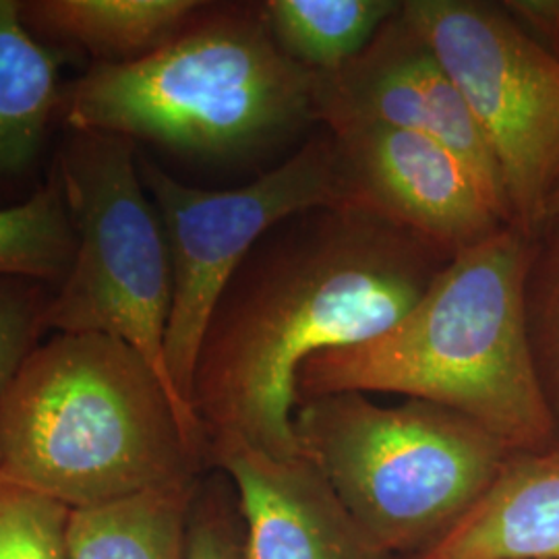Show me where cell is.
I'll return each mask as SVG.
<instances>
[{
    "label": "cell",
    "mask_w": 559,
    "mask_h": 559,
    "mask_svg": "<svg viewBox=\"0 0 559 559\" xmlns=\"http://www.w3.org/2000/svg\"><path fill=\"white\" fill-rule=\"evenodd\" d=\"M187 559H245L242 526L218 496L195 500L189 516Z\"/></svg>",
    "instance_id": "44dd1931"
},
{
    "label": "cell",
    "mask_w": 559,
    "mask_h": 559,
    "mask_svg": "<svg viewBox=\"0 0 559 559\" xmlns=\"http://www.w3.org/2000/svg\"><path fill=\"white\" fill-rule=\"evenodd\" d=\"M330 135L353 205L452 255L508 226L479 177L440 141L390 127H353Z\"/></svg>",
    "instance_id": "30bf717a"
},
{
    "label": "cell",
    "mask_w": 559,
    "mask_h": 559,
    "mask_svg": "<svg viewBox=\"0 0 559 559\" xmlns=\"http://www.w3.org/2000/svg\"><path fill=\"white\" fill-rule=\"evenodd\" d=\"M73 510L0 475V559H71Z\"/></svg>",
    "instance_id": "d6986e66"
},
{
    "label": "cell",
    "mask_w": 559,
    "mask_h": 559,
    "mask_svg": "<svg viewBox=\"0 0 559 559\" xmlns=\"http://www.w3.org/2000/svg\"><path fill=\"white\" fill-rule=\"evenodd\" d=\"M313 120L330 133L390 127L440 141L471 166L510 226L500 170L479 124L402 7L357 59L316 73Z\"/></svg>",
    "instance_id": "9c48e42d"
},
{
    "label": "cell",
    "mask_w": 559,
    "mask_h": 559,
    "mask_svg": "<svg viewBox=\"0 0 559 559\" xmlns=\"http://www.w3.org/2000/svg\"><path fill=\"white\" fill-rule=\"evenodd\" d=\"M452 258L357 205L280 222L240 263L205 325L191 408L207 445L239 440L276 459L300 456V365L380 336Z\"/></svg>",
    "instance_id": "6da1fadb"
},
{
    "label": "cell",
    "mask_w": 559,
    "mask_h": 559,
    "mask_svg": "<svg viewBox=\"0 0 559 559\" xmlns=\"http://www.w3.org/2000/svg\"><path fill=\"white\" fill-rule=\"evenodd\" d=\"M299 454L392 559L419 556L477 506L510 452L479 425L423 400L359 392L300 400Z\"/></svg>",
    "instance_id": "5b68a950"
},
{
    "label": "cell",
    "mask_w": 559,
    "mask_h": 559,
    "mask_svg": "<svg viewBox=\"0 0 559 559\" xmlns=\"http://www.w3.org/2000/svg\"><path fill=\"white\" fill-rule=\"evenodd\" d=\"M198 485L150 491L131 500L73 510L71 559H187Z\"/></svg>",
    "instance_id": "9a60e30c"
},
{
    "label": "cell",
    "mask_w": 559,
    "mask_h": 559,
    "mask_svg": "<svg viewBox=\"0 0 559 559\" xmlns=\"http://www.w3.org/2000/svg\"><path fill=\"white\" fill-rule=\"evenodd\" d=\"M556 216H559V187L558 189H556V193H554V198H551V201H549V210H547V221H549V218H556Z\"/></svg>",
    "instance_id": "7402d4cb"
},
{
    "label": "cell",
    "mask_w": 559,
    "mask_h": 559,
    "mask_svg": "<svg viewBox=\"0 0 559 559\" xmlns=\"http://www.w3.org/2000/svg\"><path fill=\"white\" fill-rule=\"evenodd\" d=\"M316 73L284 55L263 2H201L160 48L64 85L71 131L205 160L251 158L313 120Z\"/></svg>",
    "instance_id": "277c9868"
},
{
    "label": "cell",
    "mask_w": 559,
    "mask_h": 559,
    "mask_svg": "<svg viewBox=\"0 0 559 559\" xmlns=\"http://www.w3.org/2000/svg\"><path fill=\"white\" fill-rule=\"evenodd\" d=\"M207 462L237 491L245 559H392L309 460L218 440L207 445Z\"/></svg>",
    "instance_id": "8fae6325"
},
{
    "label": "cell",
    "mask_w": 559,
    "mask_h": 559,
    "mask_svg": "<svg viewBox=\"0 0 559 559\" xmlns=\"http://www.w3.org/2000/svg\"><path fill=\"white\" fill-rule=\"evenodd\" d=\"M533 239L514 226L456 253L392 328L300 365L297 404L388 392L450 408L510 454H556L558 431L526 325Z\"/></svg>",
    "instance_id": "7a4b0ae2"
},
{
    "label": "cell",
    "mask_w": 559,
    "mask_h": 559,
    "mask_svg": "<svg viewBox=\"0 0 559 559\" xmlns=\"http://www.w3.org/2000/svg\"><path fill=\"white\" fill-rule=\"evenodd\" d=\"M198 0H25L21 17L38 38L80 46L94 62H131L160 48L198 11Z\"/></svg>",
    "instance_id": "4fadbf2b"
},
{
    "label": "cell",
    "mask_w": 559,
    "mask_h": 559,
    "mask_svg": "<svg viewBox=\"0 0 559 559\" xmlns=\"http://www.w3.org/2000/svg\"><path fill=\"white\" fill-rule=\"evenodd\" d=\"M138 162L173 261L166 367L180 399L191 406L205 325L240 263L280 222L353 201L338 145L328 131L258 179L228 191L180 182L141 154Z\"/></svg>",
    "instance_id": "52a82bcc"
},
{
    "label": "cell",
    "mask_w": 559,
    "mask_h": 559,
    "mask_svg": "<svg viewBox=\"0 0 559 559\" xmlns=\"http://www.w3.org/2000/svg\"><path fill=\"white\" fill-rule=\"evenodd\" d=\"M400 7L396 0H267L263 13L284 55L313 73H334L359 57Z\"/></svg>",
    "instance_id": "2e32d148"
},
{
    "label": "cell",
    "mask_w": 559,
    "mask_h": 559,
    "mask_svg": "<svg viewBox=\"0 0 559 559\" xmlns=\"http://www.w3.org/2000/svg\"><path fill=\"white\" fill-rule=\"evenodd\" d=\"M52 290L36 280L0 278V394L46 336L44 316Z\"/></svg>",
    "instance_id": "ffe728a7"
},
{
    "label": "cell",
    "mask_w": 559,
    "mask_h": 559,
    "mask_svg": "<svg viewBox=\"0 0 559 559\" xmlns=\"http://www.w3.org/2000/svg\"><path fill=\"white\" fill-rule=\"evenodd\" d=\"M133 141L106 133L71 131L62 143L55 175L78 247L52 290L44 328L127 342L189 406L166 367L173 261Z\"/></svg>",
    "instance_id": "8992f818"
},
{
    "label": "cell",
    "mask_w": 559,
    "mask_h": 559,
    "mask_svg": "<svg viewBox=\"0 0 559 559\" xmlns=\"http://www.w3.org/2000/svg\"><path fill=\"white\" fill-rule=\"evenodd\" d=\"M406 559H559V454H510L440 543Z\"/></svg>",
    "instance_id": "7c38bea8"
},
{
    "label": "cell",
    "mask_w": 559,
    "mask_h": 559,
    "mask_svg": "<svg viewBox=\"0 0 559 559\" xmlns=\"http://www.w3.org/2000/svg\"><path fill=\"white\" fill-rule=\"evenodd\" d=\"M200 420L140 353L104 334H52L0 394V475L90 510L198 485Z\"/></svg>",
    "instance_id": "3957f363"
},
{
    "label": "cell",
    "mask_w": 559,
    "mask_h": 559,
    "mask_svg": "<svg viewBox=\"0 0 559 559\" xmlns=\"http://www.w3.org/2000/svg\"><path fill=\"white\" fill-rule=\"evenodd\" d=\"M75 230L59 179L32 198L0 207V278L36 280L57 288L75 258Z\"/></svg>",
    "instance_id": "e0dca14e"
},
{
    "label": "cell",
    "mask_w": 559,
    "mask_h": 559,
    "mask_svg": "<svg viewBox=\"0 0 559 559\" xmlns=\"http://www.w3.org/2000/svg\"><path fill=\"white\" fill-rule=\"evenodd\" d=\"M62 52L23 23L21 0H0V173L25 170L38 158L48 124L62 112Z\"/></svg>",
    "instance_id": "5bb4252c"
},
{
    "label": "cell",
    "mask_w": 559,
    "mask_h": 559,
    "mask_svg": "<svg viewBox=\"0 0 559 559\" xmlns=\"http://www.w3.org/2000/svg\"><path fill=\"white\" fill-rule=\"evenodd\" d=\"M487 141L510 226L535 237L559 187V59L501 4L404 0Z\"/></svg>",
    "instance_id": "ba28073f"
},
{
    "label": "cell",
    "mask_w": 559,
    "mask_h": 559,
    "mask_svg": "<svg viewBox=\"0 0 559 559\" xmlns=\"http://www.w3.org/2000/svg\"><path fill=\"white\" fill-rule=\"evenodd\" d=\"M524 305L533 359L556 420L559 454V216L545 222L533 237Z\"/></svg>",
    "instance_id": "ac0fdd59"
}]
</instances>
